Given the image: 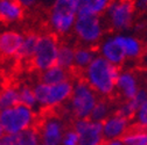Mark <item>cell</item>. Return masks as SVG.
I'll return each instance as SVG.
<instances>
[{"label": "cell", "instance_id": "6da1fadb", "mask_svg": "<svg viewBox=\"0 0 147 145\" xmlns=\"http://www.w3.org/2000/svg\"><path fill=\"white\" fill-rule=\"evenodd\" d=\"M119 72V67L112 65L100 56H96L83 70V80L95 90L97 95L107 98L115 93Z\"/></svg>", "mask_w": 147, "mask_h": 145}, {"label": "cell", "instance_id": "7a4b0ae2", "mask_svg": "<svg viewBox=\"0 0 147 145\" xmlns=\"http://www.w3.org/2000/svg\"><path fill=\"white\" fill-rule=\"evenodd\" d=\"M72 85L74 84L70 81V79L55 85L38 82L33 87L38 107L50 109V108L62 106L70 99Z\"/></svg>", "mask_w": 147, "mask_h": 145}, {"label": "cell", "instance_id": "3957f363", "mask_svg": "<svg viewBox=\"0 0 147 145\" xmlns=\"http://www.w3.org/2000/svg\"><path fill=\"white\" fill-rule=\"evenodd\" d=\"M0 123L5 135H16L35 126L36 113L19 103L9 109L0 112Z\"/></svg>", "mask_w": 147, "mask_h": 145}, {"label": "cell", "instance_id": "277c9868", "mask_svg": "<svg viewBox=\"0 0 147 145\" xmlns=\"http://www.w3.org/2000/svg\"><path fill=\"white\" fill-rule=\"evenodd\" d=\"M78 13V0H55L49 14V25L57 35H67L74 29Z\"/></svg>", "mask_w": 147, "mask_h": 145}, {"label": "cell", "instance_id": "5b68a950", "mask_svg": "<svg viewBox=\"0 0 147 145\" xmlns=\"http://www.w3.org/2000/svg\"><path fill=\"white\" fill-rule=\"evenodd\" d=\"M97 101L98 95L95 90L83 79L77 80L72 85V92L68 100L69 110L76 120L89 118Z\"/></svg>", "mask_w": 147, "mask_h": 145}, {"label": "cell", "instance_id": "8992f818", "mask_svg": "<svg viewBox=\"0 0 147 145\" xmlns=\"http://www.w3.org/2000/svg\"><path fill=\"white\" fill-rule=\"evenodd\" d=\"M59 45L60 43L55 34L40 35L30 65L40 72L56 65Z\"/></svg>", "mask_w": 147, "mask_h": 145}, {"label": "cell", "instance_id": "52a82bcc", "mask_svg": "<svg viewBox=\"0 0 147 145\" xmlns=\"http://www.w3.org/2000/svg\"><path fill=\"white\" fill-rule=\"evenodd\" d=\"M72 30L82 43L91 47L102 40L104 27L99 16L77 15Z\"/></svg>", "mask_w": 147, "mask_h": 145}, {"label": "cell", "instance_id": "ba28073f", "mask_svg": "<svg viewBox=\"0 0 147 145\" xmlns=\"http://www.w3.org/2000/svg\"><path fill=\"white\" fill-rule=\"evenodd\" d=\"M134 13L133 0H112L105 12L110 26L119 31L131 28L134 20Z\"/></svg>", "mask_w": 147, "mask_h": 145}, {"label": "cell", "instance_id": "9c48e42d", "mask_svg": "<svg viewBox=\"0 0 147 145\" xmlns=\"http://www.w3.org/2000/svg\"><path fill=\"white\" fill-rule=\"evenodd\" d=\"M64 122L55 115L47 116L38 128L41 144L43 145H61L62 137L65 132Z\"/></svg>", "mask_w": 147, "mask_h": 145}, {"label": "cell", "instance_id": "30bf717a", "mask_svg": "<svg viewBox=\"0 0 147 145\" xmlns=\"http://www.w3.org/2000/svg\"><path fill=\"white\" fill-rule=\"evenodd\" d=\"M72 129L78 136L80 145H102L104 142L102 123L90 118L76 120Z\"/></svg>", "mask_w": 147, "mask_h": 145}, {"label": "cell", "instance_id": "8fae6325", "mask_svg": "<svg viewBox=\"0 0 147 145\" xmlns=\"http://www.w3.org/2000/svg\"><path fill=\"white\" fill-rule=\"evenodd\" d=\"M131 120L117 113H112L102 122V131L104 140H120L131 128Z\"/></svg>", "mask_w": 147, "mask_h": 145}, {"label": "cell", "instance_id": "7c38bea8", "mask_svg": "<svg viewBox=\"0 0 147 145\" xmlns=\"http://www.w3.org/2000/svg\"><path fill=\"white\" fill-rule=\"evenodd\" d=\"M99 55L100 57H103L105 61H107L109 63H111L115 66H119L121 65L126 57L124 55V51L121 49V47L119 45V43L117 42L116 37H107L104 41H102V43L99 44Z\"/></svg>", "mask_w": 147, "mask_h": 145}, {"label": "cell", "instance_id": "4fadbf2b", "mask_svg": "<svg viewBox=\"0 0 147 145\" xmlns=\"http://www.w3.org/2000/svg\"><path fill=\"white\" fill-rule=\"evenodd\" d=\"M22 41L24 36L16 31H5L0 34V59L16 57Z\"/></svg>", "mask_w": 147, "mask_h": 145}, {"label": "cell", "instance_id": "5bb4252c", "mask_svg": "<svg viewBox=\"0 0 147 145\" xmlns=\"http://www.w3.org/2000/svg\"><path fill=\"white\" fill-rule=\"evenodd\" d=\"M140 88L139 80L137 76L131 71L119 72L117 81H116V90L124 100L132 99Z\"/></svg>", "mask_w": 147, "mask_h": 145}, {"label": "cell", "instance_id": "9a60e30c", "mask_svg": "<svg viewBox=\"0 0 147 145\" xmlns=\"http://www.w3.org/2000/svg\"><path fill=\"white\" fill-rule=\"evenodd\" d=\"M24 17V8L19 0H0V21L11 23Z\"/></svg>", "mask_w": 147, "mask_h": 145}, {"label": "cell", "instance_id": "2e32d148", "mask_svg": "<svg viewBox=\"0 0 147 145\" xmlns=\"http://www.w3.org/2000/svg\"><path fill=\"white\" fill-rule=\"evenodd\" d=\"M147 100V87H140L139 90L136 93V95L130 99V100H125L117 109V114L131 120L136 112L138 110V108Z\"/></svg>", "mask_w": 147, "mask_h": 145}, {"label": "cell", "instance_id": "e0dca14e", "mask_svg": "<svg viewBox=\"0 0 147 145\" xmlns=\"http://www.w3.org/2000/svg\"><path fill=\"white\" fill-rule=\"evenodd\" d=\"M39 34L36 33H27L24 36V41L21 44V48L18 52V55L15 57V59H18V62L24 63L26 65H30L32 63V58L34 56V52L38 45V41H39Z\"/></svg>", "mask_w": 147, "mask_h": 145}, {"label": "cell", "instance_id": "ac0fdd59", "mask_svg": "<svg viewBox=\"0 0 147 145\" xmlns=\"http://www.w3.org/2000/svg\"><path fill=\"white\" fill-rule=\"evenodd\" d=\"M115 37L119 43V45L121 47L126 58L136 59L141 56L142 45L138 39L133 37L131 35H124V34H118Z\"/></svg>", "mask_w": 147, "mask_h": 145}, {"label": "cell", "instance_id": "d6986e66", "mask_svg": "<svg viewBox=\"0 0 147 145\" xmlns=\"http://www.w3.org/2000/svg\"><path fill=\"white\" fill-rule=\"evenodd\" d=\"M112 0H78L77 15L99 16L106 12Z\"/></svg>", "mask_w": 147, "mask_h": 145}, {"label": "cell", "instance_id": "ffe728a7", "mask_svg": "<svg viewBox=\"0 0 147 145\" xmlns=\"http://www.w3.org/2000/svg\"><path fill=\"white\" fill-rule=\"evenodd\" d=\"M69 71L62 69L59 65H54L43 72H41L40 76V82L47 84V85H55V84H60L65 80H69Z\"/></svg>", "mask_w": 147, "mask_h": 145}, {"label": "cell", "instance_id": "44dd1931", "mask_svg": "<svg viewBox=\"0 0 147 145\" xmlns=\"http://www.w3.org/2000/svg\"><path fill=\"white\" fill-rule=\"evenodd\" d=\"M19 104V88L15 86H4L0 88V112Z\"/></svg>", "mask_w": 147, "mask_h": 145}, {"label": "cell", "instance_id": "7402d4cb", "mask_svg": "<svg viewBox=\"0 0 147 145\" xmlns=\"http://www.w3.org/2000/svg\"><path fill=\"white\" fill-rule=\"evenodd\" d=\"M74 58H75V48L71 44L62 43L59 45L56 65L70 72L74 69Z\"/></svg>", "mask_w": 147, "mask_h": 145}, {"label": "cell", "instance_id": "603a6c76", "mask_svg": "<svg viewBox=\"0 0 147 145\" xmlns=\"http://www.w3.org/2000/svg\"><path fill=\"white\" fill-rule=\"evenodd\" d=\"M97 56L95 49L91 47H80L75 49V58H74V67H77L80 70H84L94 58Z\"/></svg>", "mask_w": 147, "mask_h": 145}, {"label": "cell", "instance_id": "cb8c5ba5", "mask_svg": "<svg viewBox=\"0 0 147 145\" xmlns=\"http://www.w3.org/2000/svg\"><path fill=\"white\" fill-rule=\"evenodd\" d=\"M14 145H40V135L36 126L29 128L20 134L13 135Z\"/></svg>", "mask_w": 147, "mask_h": 145}, {"label": "cell", "instance_id": "d4e9b609", "mask_svg": "<svg viewBox=\"0 0 147 145\" xmlns=\"http://www.w3.org/2000/svg\"><path fill=\"white\" fill-rule=\"evenodd\" d=\"M123 145H147V129L132 128L120 139Z\"/></svg>", "mask_w": 147, "mask_h": 145}, {"label": "cell", "instance_id": "484cf974", "mask_svg": "<svg viewBox=\"0 0 147 145\" xmlns=\"http://www.w3.org/2000/svg\"><path fill=\"white\" fill-rule=\"evenodd\" d=\"M111 114H112V107L110 104V102L106 101L105 99H98L89 118L95 122L102 123Z\"/></svg>", "mask_w": 147, "mask_h": 145}, {"label": "cell", "instance_id": "4316f807", "mask_svg": "<svg viewBox=\"0 0 147 145\" xmlns=\"http://www.w3.org/2000/svg\"><path fill=\"white\" fill-rule=\"evenodd\" d=\"M19 103L30 108V109H33V110H34V108L38 107L33 87L24 85V86H21L19 88Z\"/></svg>", "mask_w": 147, "mask_h": 145}, {"label": "cell", "instance_id": "83f0119b", "mask_svg": "<svg viewBox=\"0 0 147 145\" xmlns=\"http://www.w3.org/2000/svg\"><path fill=\"white\" fill-rule=\"evenodd\" d=\"M133 120L138 128L147 129V100L138 108V110L133 116Z\"/></svg>", "mask_w": 147, "mask_h": 145}, {"label": "cell", "instance_id": "f1b7e54d", "mask_svg": "<svg viewBox=\"0 0 147 145\" xmlns=\"http://www.w3.org/2000/svg\"><path fill=\"white\" fill-rule=\"evenodd\" d=\"M61 145H80L78 136L75 132V130H74V129L65 130V132H64V135L62 137Z\"/></svg>", "mask_w": 147, "mask_h": 145}, {"label": "cell", "instance_id": "f546056e", "mask_svg": "<svg viewBox=\"0 0 147 145\" xmlns=\"http://www.w3.org/2000/svg\"><path fill=\"white\" fill-rule=\"evenodd\" d=\"M134 11L137 12H145L147 11V0H133Z\"/></svg>", "mask_w": 147, "mask_h": 145}, {"label": "cell", "instance_id": "4dcf8cb0", "mask_svg": "<svg viewBox=\"0 0 147 145\" xmlns=\"http://www.w3.org/2000/svg\"><path fill=\"white\" fill-rule=\"evenodd\" d=\"M1 143H3V145H14L13 135H4L1 137Z\"/></svg>", "mask_w": 147, "mask_h": 145}, {"label": "cell", "instance_id": "1f68e13d", "mask_svg": "<svg viewBox=\"0 0 147 145\" xmlns=\"http://www.w3.org/2000/svg\"><path fill=\"white\" fill-rule=\"evenodd\" d=\"M19 3L22 6V8H30L36 4V0H19Z\"/></svg>", "mask_w": 147, "mask_h": 145}, {"label": "cell", "instance_id": "d6a6232c", "mask_svg": "<svg viewBox=\"0 0 147 145\" xmlns=\"http://www.w3.org/2000/svg\"><path fill=\"white\" fill-rule=\"evenodd\" d=\"M102 145H123L121 140H104Z\"/></svg>", "mask_w": 147, "mask_h": 145}, {"label": "cell", "instance_id": "836d02e7", "mask_svg": "<svg viewBox=\"0 0 147 145\" xmlns=\"http://www.w3.org/2000/svg\"><path fill=\"white\" fill-rule=\"evenodd\" d=\"M141 62H142V64L145 65V66H147V50H145V51H142V53H141Z\"/></svg>", "mask_w": 147, "mask_h": 145}, {"label": "cell", "instance_id": "e575fe53", "mask_svg": "<svg viewBox=\"0 0 147 145\" xmlns=\"http://www.w3.org/2000/svg\"><path fill=\"white\" fill-rule=\"evenodd\" d=\"M5 134H4V130H3V126H1V123H0V138H1L3 136H4Z\"/></svg>", "mask_w": 147, "mask_h": 145}, {"label": "cell", "instance_id": "d590c367", "mask_svg": "<svg viewBox=\"0 0 147 145\" xmlns=\"http://www.w3.org/2000/svg\"><path fill=\"white\" fill-rule=\"evenodd\" d=\"M0 145H3V143H1V138H0Z\"/></svg>", "mask_w": 147, "mask_h": 145}, {"label": "cell", "instance_id": "8d00e7d4", "mask_svg": "<svg viewBox=\"0 0 147 145\" xmlns=\"http://www.w3.org/2000/svg\"><path fill=\"white\" fill-rule=\"evenodd\" d=\"M40 145H43V144H40Z\"/></svg>", "mask_w": 147, "mask_h": 145}]
</instances>
